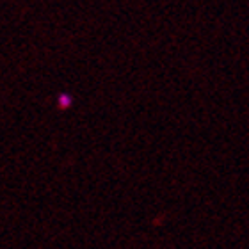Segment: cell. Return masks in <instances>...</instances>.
<instances>
[{"label":"cell","instance_id":"cell-1","mask_svg":"<svg viewBox=\"0 0 249 249\" xmlns=\"http://www.w3.org/2000/svg\"><path fill=\"white\" fill-rule=\"evenodd\" d=\"M73 105V96L70 93H61L57 96V107L61 110H66V109H70Z\"/></svg>","mask_w":249,"mask_h":249}]
</instances>
